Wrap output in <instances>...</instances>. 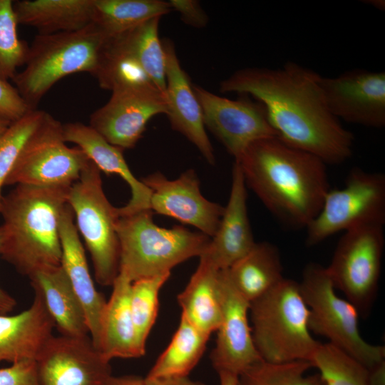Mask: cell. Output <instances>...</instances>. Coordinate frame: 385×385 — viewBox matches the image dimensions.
I'll return each instance as SVG.
<instances>
[{
	"label": "cell",
	"mask_w": 385,
	"mask_h": 385,
	"mask_svg": "<svg viewBox=\"0 0 385 385\" xmlns=\"http://www.w3.org/2000/svg\"><path fill=\"white\" fill-rule=\"evenodd\" d=\"M320 75L292 61L278 68L250 67L220 83V93L247 94L265 106L276 137L337 165L352 154L354 135L329 111Z\"/></svg>",
	"instance_id": "obj_1"
},
{
	"label": "cell",
	"mask_w": 385,
	"mask_h": 385,
	"mask_svg": "<svg viewBox=\"0 0 385 385\" xmlns=\"http://www.w3.org/2000/svg\"><path fill=\"white\" fill-rule=\"evenodd\" d=\"M237 163L245 184L284 224L306 228L330 190L327 164L276 136L250 144Z\"/></svg>",
	"instance_id": "obj_2"
},
{
	"label": "cell",
	"mask_w": 385,
	"mask_h": 385,
	"mask_svg": "<svg viewBox=\"0 0 385 385\" xmlns=\"http://www.w3.org/2000/svg\"><path fill=\"white\" fill-rule=\"evenodd\" d=\"M69 188L17 185L3 197L0 256L20 274L61 265L59 224Z\"/></svg>",
	"instance_id": "obj_3"
},
{
	"label": "cell",
	"mask_w": 385,
	"mask_h": 385,
	"mask_svg": "<svg viewBox=\"0 0 385 385\" xmlns=\"http://www.w3.org/2000/svg\"><path fill=\"white\" fill-rule=\"evenodd\" d=\"M249 319L255 348L266 362H310L321 344L309 328V309L294 279L284 277L251 302Z\"/></svg>",
	"instance_id": "obj_4"
},
{
	"label": "cell",
	"mask_w": 385,
	"mask_h": 385,
	"mask_svg": "<svg viewBox=\"0 0 385 385\" xmlns=\"http://www.w3.org/2000/svg\"><path fill=\"white\" fill-rule=\"evenodd\" d=\"M153 212L144 210L119 216L116 232L119 242V273L131 282L170 273L178 265L206 251L211 237L188 228L157 225Z\"/></svg>",
	"instance_id": "obj_5"
},
{
	"label": "cell",
	"mask_w": 385,
	"mask_h": 385,
	"mask_svg": "<svg viewBox=\"0 0 385 385\" xmlns=\"http://www.w3.org/2000/svg\"><path fill=\"white\" fill-rule=\"evenodd\" d=\"M108 38L93 24L78 31L38 34L25 68L12 81L31 110L61 78L75 73L95 74Z\"/></svg>",
	"instance_id": "obj_6"
},
{
	"label": "cell",
	"mask_w": 385,
	"mask_h": 385,
	"mask_svg": "<svg viewBox=\"0 0 385 385\" xmlns=\"http://www.w3.org/2000/svg\"><path fill=\"white\" fill-rule=\"evenodd\" d=\"M299 284L309 309L311 332L326 338L368 369L385 361V347L364 339L359 329L357 309L337 294L325 267L315 262L307 264Z\"/></svg>",
	"instance_id": "obj_7"
},
{
	"label": "cell",
	"mask_w": 385,
	"mask_h": 385,
	"mask_svg": "<svg viewBox=\"0 0 385 385\" xmlns=\"http://www.w3.org/2000/svg\"><path fill=\"white\" fill-rule=\"evenodd\" d=\"M68 204L73 211L76 229L90 253L95 279L102 286H112L119 274L118 207L108 200L101 170L91 160L70 187Z\"/></svg>",
	"instance_id": "obj_8"
},
{
	"label": "cell",
	"mask_w": 385,
	"mask_h": 385,
	"mask_svg": "<svg viewBox=\"0 0 385 385\" xmlns=\"http://www.w3.org/2000/svg\"><path fill=\"white\" fill-rule=\"evenodd\" d=\"M383 225L360 226L343 233L327 272L334 288L366 318L375 302L384 250Z\"/></svg>",
	"instance_id": "obj_9"
},
{
	"label": "cell",
	"mask_w": 385,
	"mask_h": 385,
	"mask_svg": "<svg viewBox=\"0 0 385 385\" xmlns=\"http://www.w3.org/2000/svg\"><path fill=\"white\" fill-rule=\"evenodd\" d=\"M385 223V175L353 169L342 189L329 190L306 227L305 242L315 246L339 232Z\"/></svg>",
	"instance_id": "obj_10"
},
{
	"label": "cell",
	"mask_w": 385,
	"mask_h": 385,
	"mask_svg": "<svg viewBox=\"0 0 385 385\" xmlns=\"http://www.w3.org/2000/svg\"><path fill=\"white\" fill-rule=\"evenodd\" d=\"M89 162L78 147L66 145L63 124L50 115L19 158L5 185L71 187Z\"/></svg>",
	"instance_id": "obj_11"
},
{
	"label": "cell",
	"mask_w": 385,
	"mask_h": 385,
	"mask_svg": "<svg viewBox=\"0 0 385 385\" xmlns=\"http://www.w3.org/2000/svg\"><path fill=\"white\" fill-rule=\"evenodd\" d=\"M200 105L205 127L238 160L247 146L263 138L276 136L270 124L265 106L251 100L247 94H240L231 100L214 94L192 84Z\"/></svg>",
	"instance_id": "obj_12"
},
{
	"label": "cell",
	"mask_w": 385,
	"mask_h": 385,
	"mask_svg": "<svg viewBox=\"0 0 385 385\" xmlns=\"http://www.w3.org/2000/svg\"><path fill=\"white\" fill-rule=\"evenodd\" d=\"M108 101L93 111L89 125L111 144L134 148L150 118L167 113L165 95L153 84L115 89Z\"/></svg>",
	"instance_id": "obj_13"
},
{
	"label": "cell",
	"mask_w": 385,
	"mask_h": 385,
	"mask_svg": "<svg viewBox=\"0 0 385 385\" xmlns=\"http://www.w3.org/2000/svg\"><path fill=\"white\" fill-rule=\"evenodd\" d=\"M35 363L40 385H106L113 376L90 335H53Z\"/></svg>",
	"instance_id": "obj_14"
},
{
	"label": "cell",
	"mask_w": 385,
	"mask_h": 385,
	"mask_svg": "<svg viewBox=\"0 0 385 385\" xmlns=\"http://www.w3.org/2000/svg\"><path fill=\"white\" fill-rule=\"evenodd\" d=\"M326 103L340 121L369 128L385 125V72L353 69L319 78Z\"/></svg>",
	"instance_id": "obj_15"
},
{
	"label": "cell",
	"mask_w": 385,
	"mask_h": 385,
	"mask_svg": "<svg viewBox=\"0 0 385 385\" xmlns=\"http://www.w3.org/2000/svg\"><path fill=\"white\" fill-rule=\"evenodd\" d=\"M150 190V210L192 225L212 237L219 227L225 207L206 199L193 169L183 172L178 178L169 180L160 172L143 178Z\"/></svg>",
	"instance_id": "obj_16"
},
{
	"label": "cell",
	"mask_w": 385,
	"mask_h": 385,
	"mask_svg": "<svg viewBox=\"0 0 385 385\" xmlns=\"http://www.w3.org/2000/svg\"><path fill=\"white\" fill-rule=\"evenodd\" d=\"M219 285L222 317L210 359L217 373L238 376L262 359L252 339L250 302L232 285L227 270H220Z\"/></svg>",
	"instance_id": "obj_17"
},
{
	"label": "cell",
	"mask_w": 385,
	"mask_h": 385,
	"mask_svg": "<svg viewBox=\"0 0 385 385\" xmlns=\"http://www.w3.org/2000/svg\"><path fill=\"white\" fill-rule=\"evenodd\" d=\"M161 41L165 57L166 115L171 128L192 143L209 164L215 165L214 150L192 83L180 65L174 43L167 38Z\"/></svg>",
	"instance_id": "obj_18"
},
{
	"label": "cell",
	"mask_w": 385,
	"mask_h": 385,
	"mask_svg": "<svg viewBox=\"0 0 385 385\" xmlns=\"http://www.w3.org/2000/svg\"><path fill=\"white\" fill-rule=\"evenodd\" d=\"M247 199V185L239 164L235 162L227 204L215 235L200 256L219 270L228 269L256 242L248 217Z\"/></svg>",
	"instance_id": "obj_19"
},
{
	"label": "cell",
	"mask_w": 385,
	"mask_h": 385,
	"mask_svg": "<svg viewBox=\"0 0 385 385\" xmlns=\"http://www.w3.org/2000/svg\"><path fill=\"white\" fill-rule=\"evenodd\" d=\"M63 136L66 143L78 147L101 171L107 175H118L127 183L131 197L126 205L118 207V216L150 210V190L134 176L124 158L122 148L108 143L89 125L80 122L63 124Z\"/></svg>",
	"instance_id": "obj_20"
},
{
	"label": "cell",
	"mask_w": 385,
	"mask_h": 385,
	"mask_svg": "<svg viewBox=\"0 0 385 385\" xmlns=\"http://www.w3.org/2000/svg\"><path fill=\"white\" fill-rule=\"evenodd\" d=\"M61 265L85 312L89 335L97 349L99 321L106 300L95 287L85 250L76 229L73 211L67 203L61 216Z\"/></svg>",
	"instance_id": "obj_21"
},
{
	"label": "cell",
	"mask_w": 385,
	"mask_h": 385,
	"mask_svg": "<svg viewBox=\"0 0 385 385\" xmlns=\"http://www.w3.org/2000/svg\"><path fill=\"white\" fill-rule=\"evenodd\" d=\"M14 315L0 314V363L34 360L53 335L55 325L40 294Z\"/></svg>",
	"instance_id": "obj_22"
},
{
	"label": "cell",
	"mask_w": 385,
	"mask_h": 385,
	"mask_svg": "<svg viewBox=\"0 0 385 385\" xmlns=\"http://www.w3.org/2000/svg\"><path fill=\"white\" fill-rule=\"evenodd\" d=\"M131 283L124 274H118L100 317L96 347L109 361L114 358L143 356L138 345L130 311Z\"/></svg>",
	"instance_id": "obj_23"
},
{
	"label": "cell",
	"mask_w": 385,
	"mask_h": 385,
	"mask_svg": "<svg viewBox=\"0 0 385 385\" xmlns=\"http://www.w3.org/2000/svg\"><path fill=\"white\" fill-rule=\"evenodd\" d=\"M29 278L61 335H89L85 312L61 265L40 269Z\"/></svg>",
	"instance_id": "obj_24"
},
{
	"label": "cell",
	"mask_w": 385,
	"mask_h": 385,
	"mask_svg": "<svg viewBox=\"0 0 385 385\" xmlns=\"http://www.w3.org/2000/svg\"><path fill=\"white\" fill-rule=\"evenodd\" d=\"M219 272L203 257L185 288L178 295L181 315L202 332L217 331L222 317Z\"/></svg>",
	"instance_id": "obj_25"
},
{
	"label": "cell",
	"mask_w": 385,
	"mask_h": 385,
	"mask_svg": "<svg viewBox=\"0 0 385 385\" xmlns=\"http://www.w3.org/2000/svg\"><path fill=\"white\" fill-rule=\"evenodd\" d=\"M93 0H21L14 1L19 24L38 34L78 31L92 24Z\"/></svg>",
	"instance_id": "obj_26"
},
{
	"label": "cell",
	"mask_w": 385,
	"mask_h": 385,
	"mask_svg": "<svg viewBox=\"0 0 385 385\" xmlns=\"http://www.w3.org/2000/svg\"><path fill=\"white\" fill-rule=\"evenodd\" d=\"M227 272L232 285L250 303L284 278L279 250L269 242H255Z\"/></svg>",
	"instance_id": "obj_27"
},
{
	"label": "cell",
	"mask_w": 385,
	"mask_h": 385,
	"mask_svg": "<svg viewBox=\"0 0 385 385\" xmlns=\"http://www.w3.org/2000/svg\"><path fill=\"white\" fill-rule=\"evenodd\" d=\"M171 11L163 0H93L92 24L110 38Z\"/></svg>",
	"instance_id": "obj_28"
},
{
	"label": "cell",
	"mask_w": 385,
	"mask_h": 385,
	"mask_svg": "<svg viewBox=\"0 0 385 385\" xmlns=\"http://www.w3.org/2000/svg\"><path fill=\"white\" fill-rule=\"evenodd\" d=\"M210 336L181 315L179 326L170 344L146 377L188 376L203 354Z\"/></svg>",
	"instance_id": "obj_29"
},
{
	"label": "cell",
	"mask_w": 385,
	"mask_h": 385,
	"mask_svg": "<svg viewBox=\"0 0 385 385\" xmlns=\"http://www.w3.org/2000/svg\"><path fill=\"white\" fill-rule=\"evenodd\" d=\"M93 76L101 88L111 91L153 84L119 36L107 39Z\"/></svg>",
	"instance_id": "obj_30"
},
{
	"label": "cell",
	"mask_w": 385,
	"mask_h": 385,
	"mask_svg": "<svg viewBox=\"0 0 385 385\" xmlns=\"http://www.w3.org/2000/svg\"><path fill=\"white\" fill-rule=\"evenodd\" d=\"M160 18L150 19L118 36L150 81L165 95V57L158 34Z\"/></svg>",
	"instance_id": "obj_31"
},
{
	"label": "cell",
	"mask_w": 385,
	"mask_h": 385,
	"mask_svg": "<svg viewBox=\"0 0 385 385\" xmlns=\"http://www.w3.org/2000/svg\"><path fill=\"white\" fill-rule=\"evenodd\" d=\"M50 114L41 110H31L11 123L0 135V210L2 188L24 150L42 128Z\"/></svg>",
	"instance_id": "obj_32"
},
{
	"label": "cell",
	"mask_w": 385,
	"mask_h": 385,
	"mask_svg": "<svg viewBox=\"0 0 385 385\" xmlns=\"http://www.w3.org/2000/svg\"><path fill=\"white\" fill-rule=\"evenodd\" d=\"M170 273L145 277L131 283L130 306L138 345L143 355L159 307V292Z\"/></svg>",
	"instance_id": "obj_33"
},
{
	"label": "cell",
	"mask_w": 385,
	"mask_h": 385,
	"mask_svg": "<svg viewBox=\"0 0 385 385\" xmlns=\"http://www.w3.org/2000/svg\"><path fill=\"white\" fill-rule=\"evenodd\" d=\"M310 362L324 385H368L369 369L329 342L319 344Z\"/></svg>",
	"instance_id": "obj_34"
},
{
	"label": "cell",
	"mask_w": 385,
	"mask_h": 385,
	"mask_svg": "<svg viewBox=\"0 0 385 385\" xmlns=\"http://www.w3.org/2000/svg\"><path fill=\"white\" fill-rule=\"evenodd\" d=\"M312 368L307 361L270 363L262 360L238 375L236 385H324L319 373L308 374Z\"/></svg>",
	"instance_id": "obj_35"
},
{
	"label": "cell",
	"mask_w": 385,
	"mask_h": 385,
	"mask_svg": "<svg viewBox=\"0 0 385 385\" xmlns=\"http://www.w3.org/2000/svg\"><path fill=\"white\" fill-rule=\"evenodd\" d=\"M19 24L14 1L0 0V78L12 80L25 65L29 46L17 34Z\"/></svg>",
	"instance_id": "obj_36"
},
{
	"label": "cell",
	"mask_w": 385,
	"mask_h": 385,
	"mask_svg": "<svg viewBox=\"0 0 385 385\" xmlns=\"http://www.w3.org/2000/svg\"><path fill=\"white\" fill-rule=\"evenodd\" d=\"M31 110L17 89L0 78V117L13 123Z\"/></svg>",
	"instance_id": "obj_37"
},
{
	"label": "cell",
	"mask_w": 385,
	"mask_h": 385,
	"mask_svg": "<svg viewBox=\"0 0 385 385\" xmlns=\"http://www.w3.org/2000/svg\"><path fill=\"white\" fill-rule=\"evenodd\" d=\"M0 385H40L34 360H25L0 369Z\"/></svg>",
	"instance_id": "obj_38"
},
{
	"label": "cell",
	"mask_w": 385,
	"mask_h": 385,
	"mask_svg": "<svg viewBox=\"0 0 385 385\" xmlns=\"http://www.w3.org/2000/svg\"><path fill=\"white\" fill-rule=\"evenodd\" d=\"M172 10L177 11L181 21L188 26L202 29L207 26L209 17L197 0H170Z\"/></svg>",
	"instance_id": "obj_39"
},
{
	"label": "cell",
	"mask_w": 385,
	"mask_h": 385,
	"mask_svg": "<svg viewBox=\"0 0 385 385\" xmlns=\"http://www.w3.org/2000/svg\"><path fill=\"white\" fill-rule=\"evenodd\" d=\"M145 385H205V384L190 379L188 376H171L161 378L145 377Z\"/></svg>",
	"instance_id": "obj_40"
},
{
	"label": "cell",
	"mask_w": 385,
	"mask_h": 385,
	"mask_svg": "<svg viewBox=\"0 0 385 385\" xmlns=\"http://www.w3.org/2000/svg\"><path fill=\"white\" fill-rule=\"evenodd\" d=\"M2 242V230L0 226V252ZM16 306V300L0 287V314H9Z\"/></svg>",
	"instance_id": "obj_41"
},
{
	"label": "cell",
	"mask_w": 385,
	"mask_h": 385,
	"mask_svg": "<svg viewBox=\"0 0 385 385\" xmlns=\"http://www.w3.org/2000/svg\"><path fill=\"white\" fill-rule=\"evenodd\" d=\"M368 385H385V361L369 369Z\"/></svg>",
	"instance_id": "obj_42"
},
{
	"label": "cell",
	"mask_w": 385,
	"mask_h": 385,
	"mask_svg": "<svg viewBox=\"0 0 385 385\" xmlns=\"http://www.w3.org/2000/svg\"><path fill=\"white\" fill-rule=\"evenodd\" d=\"M106 385H145V378L136 375L112 376Z\"/></svg>",
	"instance_id": "obj_43"
},
{
	"label": "cell",
	"mask_w": 385,
	"mask_h": 385,
	"mask_svg": "<svg viewBox=\"0 0 385 385\" xmlns=\"http://www.w3.org/2000/svg\"><path fill=\"white\" fill-rule=\"evenodd\" d=\"M220 385H236L237 376L233 374L220 371L218 372Z\"/></svg>",
	"instance_id": "obj_44"
},
{
	"label": "cell",
	"mask_w": 385,
	"mask_h": 385,
	"mask_svg": "<svg viewBox=\"0 0 385 385\" xmlns=\"http://www.w3.org/2000/svg\"><path fill=\"white\" fill-rule=\"evenodd\" d=\"M365 2L376 9H379L381 11L384 10L385 1L384 0H369L365 1Z\"/></svg>",
	"instance_id": "obj_45"
},
{
	"label": "cell",
	"mask_w": 385,
	"mask_h": 385,
	"mask_svg": "<svg viewBox=\"0 0 385 385\" xmlns=\"http://www.w3.org/2000/svg\"><path fill=\"white\" fill-rule=\"evenodd\" d=\"M11 123L0 117V135H1Z\"/></svg>",
	"instance_id": "obj_46"
}]
</instances>
